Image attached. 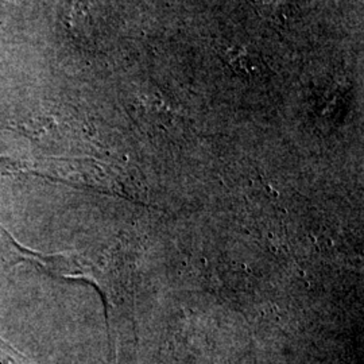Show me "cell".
<instances>
[{"label": "cell", "mask_w": 364, "mask_h": 364, "mask_svg": "<svg viewBox=\"0 0 364 364\" xmlns=\"http://www.w3.org/2000/svg\"><path fill=\"white\" fill-rule=\"evenodd\" d=\"M223 57L237 76L247 78L257 76V65L254 55L246 46H230L223 52Z\"/></svg>", "instance_id": "6da1fadb"}, {"label": "cell", "mask_w": 364, "mask_h": 364, "mask_svg": "<svg viewBox=\"0 0 364 364\" xmlns=\"http://www.w3.org/2000/svg\"><path fill=\"white\" fill-rule=\"evenodd\" d=\"M255 11L274 25H284L287 21L289 0H251Z\"/></svg>", "instance_id": "7a4b0ae2"}, {"label": "cell", "mask_w": 364, "mask_h": 364, "mask_svg": "<svg viewBox=\"0 0 364 364\" xmlns=\"http://www.w3.org/2000/svg\"><path fill=\"white\" fill-rule=\"evenodd\" d=\"M4 1H6V0H0V18H1V7H3Z\"/></svg>", "instance_id": "3957f363"}]
</instances>
